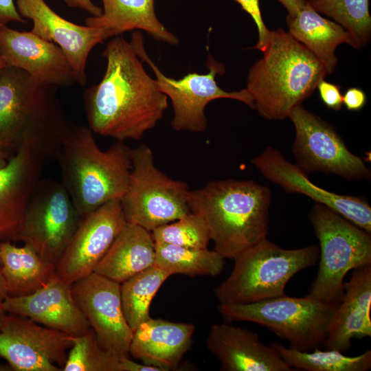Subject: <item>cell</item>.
Returning <instances> with one entry per match:
<instances>
[{
	"label": "cell",
	"instance_id": "38",
	"mask_svg": "<svg viewBox=\"0 0 371 371\" xmlns=\"http://www.w3.org/2000/svg\"><path fill=\"white\" fill-rule=\"evenodd\" d=\"M118 371H161V370L153 366L136 363L129 357H122L119 361Z\"/></svg>",
	"mask_w": 371,
	"mask_h": 371
},
{
	"label": "cell",
	"instance_id": "23",
	"mask_svg": "<svg viewBox=\"0 0 371 371\" xmlns=\"http://www.w3.org/2000/svg\"><path fill=\"white\" fill-rule=\"evenodd\" d=\"M194 331L192 324L150 317L133 331L129 355L161 371L175 370L190 349Z\"/></svg>",
	"mask_w": 371,
	"mask_h": 371
},
{
	"label": "cell",
	"instance_id": "44",
	"mask_svg": "<svg viewBox=\"0 0 371 371\" xmlns=\"http://www.w3.org/2000/svg\"><path fill=\"white\" fill-rule=\"evenodd\" d=\"M12 370L10 366L0 364V371H10Z\"/></svg>",
	"mask_w": 371,
	"mask_h": 371
},
{
	"label": "cell",
	"instance_id": "41",
	"mask_svg": "<svg viewBox=\"0 0 371 371\" xmlns=\"http://www.w3.org/2000/svg\"><path fill=\"white\" fill-rule=\"evenodd\" d=\"M8 295L5 289V282L1 271V266L0 265V301H3Z\"/></svg>",
	"mask_w": 371,
	"mask_h": 371
},
{
	"label": "cell",
	"instance_id": "2",
	"mask_svg": "<svg viewBox=\"0 0 371 371\" xmlns=\"http://www.w3.org/2000/svg\"><path fill=\"white\" fill-rule=\"evenodd\" d=\"M25 71L0 73V148L14 153L27 145L47 163L56 160L72 124L55 93Z\"/></svg>",
	"mask_w": 371,
	"mask_h": 371
},
{
	"label": "cell",
	"instance_id": "14",
	"mask_svg": "<svg viewBox=\"0 0 371 371\" xmlns=\"http://www.w3.org/2000/svg\"><path fill=\"white\" fill-rule=\"evenodd\" d=\"M121 284L95 272L71 284L78 307L93 330L100 347L116 357H129L133 330L126 319Z\"/></svg>",
	"mask_w": 371,
	"mask_h": 371
},
{
	"label": "cell",
	"instance_id": "24",
	"mask_svg": "<svg viewBox=\"0 0 371 371\" xmlns=\"http://www.w3.org/2000/svg\"><path fill=\"white\" fill-rule=\"evenodd\" d=\"M155 245L150 232L126 223L94 272L122 284L154 265Z\"/></svg>",
	"mask_w": 371,
	"mask_h": 371
},
{
	"label": "cell",
	"instance_id": "7",
	"mask_svg": "<svg viewBox=\"0 0 371 371\" xmlns=\"http://www.w3.org/2000/svg\"><path fill=\"white\" fill-rule=\"evenodd\" d=\"M309 220L319 240V261L308 295L340 303L347 273L371 265L370 233L320 203L312 207Z\"/></svg>",
	"mask_w": 371,
	"mask_h": 371
},
{
	"label": "cell",
	"instance_id": "46",
	"mask_svg": "<svg viewBox=\"0 0 371 371\" xmlns=\"http://www.w3.org/2000/svg\"><path fill=\"white\" fill-rule=\"evenodd\" d=\"M0 265H1V259H0Z\"/></svg>",
	"mask_w": 371,
	"mask_h": 371
},
{
	"label": "cell",
	"instance_id": "43",
	"mask_svg": "<svg viewBox=\"0 0 371 371\" xmlns=\"http://www.w3.org/2000/svg\"><path fill=\"white\" fill-rule=\"evenodd\" d=\"M5 314H6V311L3 308L2 302L0 301V326H1L2 320H3V319Z\"/></svg>",
	"mask_w": 371,
	"mask_h": 371
},
{
	"label": "cell",
	"instance_id": "13",
	"mask_svg": "<svg viewBox=\"0 0 371 371\" xmlns=\"http://www.w3.org/2000/svg\"><path fill=\"white\" fill-rule=\"evenodd\" d=\"M5 315L0 326V357L14 371H61L72 337L27 317Z\"/></svg>",
	"mask_w": 371,
	"mask_h": 371
},
{
	"label": "cell",
	"instance_id": "12",
	"mask_svg": "<svg viewBox=\"0 0 371 371\" xmlns=\"http://www.w3.org/2000/svg\"><path fill=\"white\" fill-rule=\"evenodd\" d=\"M295 130L293 153L305 172L319 171L349 181L370 178L363 160L352 153L328 122L302 106H295L289 117Z\"/></svg>",
	"mask_w": 371,
	"mask_h": 371
},
{
	"label": "cell",
	"instance_id": "27",
	"mask_svg": "<svg viewBox=\"0 0 371 371\" xmlns=\"http://www.w3.org/2000/svg\"><path fill=\"white\" fill-rule=\"evenodd\" d=\"M0 259L8 295L23 296L45 286L56 275V265L27 245L0 243Z\"/></svg>",
	"mask_w": 371,
	"mask_h": 371
},
{
	"label": "cell",
	"instance_id": "17",
	"mask_svg": "<svg viewBox=\"0 0 371 371\" xmlns=\"http://www.w3.org/2000/svg\"><path fill=\"white\" fill-rule=\"evenodd\" d=\"M0 57L5 67L20 69L41 84L57 87L76 83L72 67L62 49L31 31L1 26Z\"/></svg>",
	"mask_w": 371,
	"mask_h": 371
},
{
	"label": "cell",
	"instance_id": "8",
	"mask_svg": "<svg viewBox=\"0 0 371 371\" xmlns=\"http://www.w3.org/2000/svg\"><path fill=\"white\" fill-rule=\"evenodd\" d=\"M339 304L308 295H284L247 304H219L218 310L226 322L256 323L288 341L289 347L311 351L325 346L328 326Z\"/></svg>",
	"mask_w": 371,
	"mask_h": 371
},
{
	"label": "cell",
	"instance_id": "6",
	"mask_svg": "<svg viewBox=\"0 0 371 371\" xmlns=\"http://www.w3.org/2000/svg\"><path fill=\"white\" fill-rule=\"evenodd\" d=\"M317 245L285 249L265 238L240 253L234 268L214 290L220 304H247L285 295L290 279L319 260Z\"/></svg>",
	"mask_w": 371,
	"mask_h": 371
},
{
	"label": "cell",
	"instance_id": "19",
	"mask_svg": "<svg viewBox=\"0 0 371 371\" xmlns=\"http://www.w3.org/2000/svg\"><path fill=\"white\" fill-rule=\"evenodd\" d=\"M71 286L56 275L32 294L7 295L2 304L6 313L27 317L73 337L80 336L91 326L76 304Z\"/></svg>",
	"mask_w": 371,
	"mask_h": 371
},
{
	"label": "cell",
	"instance_id": "33",
	"mask_svg": "<svg viewBox=\"0 0 371 371\" xmlns=\"http://www.w3.org/2000/svg\"><path fill=\"white\" fill-rule=\"evenodd\" d=\"M151 235L155 243L196 249L207 248L211 240L204 218L194 212L157 227L151 232Z\"/></svg>",
	"mask_w": 371,
	"mask_h": 371
},
{
	"label": "cell",
	"instance_id": "28",
	"mask_svg": "<svg viewBox=\"0 0 371 371\" xmlns=\"http://www.w3.org/2000/svg\"><path fill=\"white\" fill-rule=\"evenodd\" d=\"M155 244L154 265L171 276L183 274L190 277L216 276L224 269L225 258L214 250Z\"/></svg>",
	"mask_w": 371,
	"mask_h": 371
},
{
	"label": "cell",
	"instance_id": "15",
	"mask_svg": "<svg viewBox=\"0 0 371 371\" xmlns=\"http://www.w3.org/2000/svg\"><path fill=\"white\" fill-rule=\"evenodd\" d=\"M126 224L120 200L111 201L82 216L56 264V275L71 285L93 273Z\"/></svg>",
	"mask_w": 371,
	"mask_h": 371
},
{
	"label": "cell",
	"instance_id": "16",
	"mask_svg": "<svg viewBox=\"0 0 371 371\" xmlns=\"http://www.w3.org/2000/svg\"><path fill=\"white\" fill-rule=\"evenodd\" d=\"M20 15L32 21V33L56 44L72 67L76 83L87 82L86 67L92 49L104 40L120 36L106 27L80 25L55 12L44 0H16Z\"/></svg>",
	"mask_w": 371,
	"mask_h": 371
},
{
	"label": "cell",
	"instance_id": "5",
	"mask_svg": "<svg viewBox=\"0 0 371 371\" xmlns=\"http://www.w3.org/2000/svg\"><path fill=\"white\" fill-rule=\"evenodd\" d=\"M131 150L117 141L102 150L89 126L72 124L56 160L61 183L81 217L122 198L132 168Z\"/></svg>",
	"mask_w": 371,
	"mask_h": 371
},
{
	"label": "cell",
	"instance_id": "34",
	"mask_svg": "<svg viewBox=\"0 0 371 371\" xmlns=\"http://www.w3.org/2000/svg\"><path fill=\"white\" fill-rule=\"evenodd\" d=\"M254 21L258 31V40L253 49L263 52L269 39L270 31L266 27L261 14L259 0H234Z\"/></svg>",
	"mask_w": 371,
	"mask_h": 371
},
{
	"label": "cell",
	"instance_id": "22",
	"mask_svg": "<svg viewBox=\"0 0 371 371\" xmlns=\"http://www.w3.org/2000/svg\"><path fill=\"white\" fill-rule=\"evenodd\" d=\"M371 265L356 268L347 282L341 301L328 326L326 349L341 352L352 339L371 337Z\"/></svg>",
	"mask_w": 371,
	"mask_h": 371
},
{
	"label": "cell",
	"instance_id": "42",
	"mask_svg": "<svg viewBox=\"0 0 371 371\" xmlns=\"http://www.w3.org/2000/svg\"><path fill=\"white\" fill-rule=\"evenodd\" d=\"M9 157L10 154L0 148V167L3 166L7 162V159H8Z\"/></svg>",
	"mask_w": 371,
	"mask_h": 371
},
{
	"label": "cell",
	"instance_id": "20",
	"mask_svg": "<svg viewBox=\"0 0 371 371\" xmlns=\"http://www.w3.org/2000/svg\"><path fill=\"white\" fill-rule=\"evenodd\" d=\"M45 164L37 153L24 145L0 167V238L16 240Z\"/></svg>",
	"mask_w": 371,
	"mask_h": 371
},
{
	"label": "cell",
	"instance_id": "36",
	"mask_svg": "<svg viewBox=\"0 0 371 371\" xmlns=\"http://www.w3.org/2000/svg\"><path fill=\"white\" fill-rule=\"evenodd\" d=\"M366 103V95L363 90L357 87H350L343 95V104L349 111H359Z\"/></svg>",
	"mask_w": 371,
	"mask_h": 371
},
{
	"label": "cell",
	"instance_id": "4",
	"mask_svg": "<svg viewBox=\"0 0 371 371\" xmlns=\"http://www.w3.org/2000/svg\"><path fill=\"white\" fill-rule=\"evenodd\" d=\"M263 57L249 69L246 89L254 108L268 120H283L312 95L328 74L321 62L289 32L270 31Z\"/></svg>",
	"mask_w": 371,
	"mask_h": 371
},
{
	"label": "cell",
	"instance_id": "37",
	"mask_svg": "<svg viewBox=\"0 0 371 371\" xmlns=\"http://www.w3.org/2000/svg\"><path fill=\"white\" fill-rule=\"evenodd\" d=\"M12 21L25 22L18 12L14 0H0V27Z\"/></svg>",
	"mask_w": 371,
	"mask_h": 371
},
{
	"label": "cell",
	"instance_id": "40",
	"mask_svg": "<svg viewBox=\"0 0 371 371\" xmlns=\"http://www.w3.org/2000/svg\"><path fill=\"white\" fill-rule=\"evenodd\" d=\"M281 3L288 12L287 15H294L305 5L306 0H277Z\"/></svg>",
	"mask_w": 371,
	"mask_h": 371
},
{
	"label": "cell",
	"instance_id": "10",
	"mask_svg": "<svg viewBox=\"0 0 371 371\" xmlns=\"http://www.w3.org/2000/svg\"><path fill=\"white\" fill-rule=\"evenodd\" d=\"M131 42L139 59L146 63L153 71L160 91L172 102L171 126L173 129L193 133L205 131L207 126L205 107L216 99H234L254 108L252 98L246 89L227 92L218 87L215 77L217 74H223L224 67L210 55L207 61L208 73H188L181 78L175 79L164 74L150 58L144 48V38L139 31L133 32Z\"/></svg>",
	"mask_w": 371,
	"mask_h": 371
},
{
	"label": "cell",
	"instance_id": "21",
	"mask_svg": "<svg viewBox=\"0 0 371 371\" xmlns=\"http://www.w3.org/2000/svg\"><path fill=\"white\" fill-rule=\"evenodd\" d=\"M207 349L216 357L223 371H293L270 345L258 334L226 323L211 326Z\"/></svg>",
	"mask_w": 371,
	"mask_h": 371
},
{
	"label": "cell",
	"instance_id": "30",
	"mask_svg": "<svg viewBox=\"0 0 371 371\" xmlns=\"http://www.w3.org/2000/svg\"><path fill=\"white\" fill-rule=\"evenodd\" d=\"M170 276L167 271L153 265L121 284L122 308L133 332L150 318V303L161 286Z\"/></svg>",
	"mask_w": 371,
	"mask_h": 371
},
{
	"label": "cell",
	"instance_id": "35",
	"mask_svg": "<svg viewBox=\"0 0 371 371\" xmlns=\"http://www.w3.org/2000/svg\"><path fill=\"white\" fill-rule=\"evenodd\" d=\"M317 88L319 89L322 102L328 108L335 111L341 109L343 95L339 85L322 80Z\"/></svg>",
	"mask_w": 371,
	"mask_h": 371
},
{
	"label": "cell",
	"instance_id": "39",
	"mask_svg": "<svg viewBox=\"0 0 371 371\" xmlns=\"http://www.w3.org/2000/svg\"><path fill=\"white\" fill-rule=\"evenodd\" d=\"M70 8L82 9L93 16H99L102 13V8L94 4L91 0H62Z\"/></svg>",
	"mask_w": 371,
	"mask_h": 371
},
{
	"label": "cell",
	"instance_id": "25",
	"mask_svg": "<svg viewBox=\"0 0 371 371\" xmlns=\"http://www.w3.org/2000/svg\"><path fill=\"white\" fill-rule=\"evenodd\" d=\"M286 23L289 33L321 62L328 74L337 66L335 52L337 46L351 43L349 32L339 23L322 16L307 0L297 13L287 15Z\"/></svg>",
	"mask_w": 371,
	"mask_h": 371
},
{
	"label": "cell",
	"instance_id": "31",
	"mask_svg": "<svg viewBox=\"0 0 371 371\" xmlns=\"http://www.w3.org/2000/svg\"><path fill=\"white\" fill-rule=\"evenodd\" d=\"M319 13L324 14L337 21L348 32L353 47L359 49L370 41L371 17L370 0H307Z\"/></svg>",
	"mask_w": 371,
	"mask_h": 371
},
{
	"label": "cell",
	"instance_id": "3",
	"mask_svg": "<svg viewBox=\"0 0 371 371\" xmlns=\"http://www.w3.org/2000/svg\"><path fill=\"white\" fill-rule=\"evenodd\" d=\"M191 212L205 220L214 251L225 259L267 238L271 201L269 188L253 180H216L189 190Z\"/></svg>",
	"mask_w": 371,
	"mask_h": 371
},
{
	"label": "cell",
	"instance_id": "11",
	"mask_svg": "<svg viewBox=\"0 0 371 371\" xmlns=\"http://www.w3.org/2000/svg\"><path fill=\"white\" fill-rule=\"evenodd\" d=\"M80 219L61 182L40 181L26 208L16 240L23 242L56 265Z\"/></svg>",
	"mask_w": 371,
	"mask_h": 371
},
{
	"label": "cell",
	"instance_id": "26",
	"mask_svg": "<svg viewBox=\"0 0 371 371\" xmlns=\"http://www.w3.org/2000/svg\"><path fill=\"white\" fill-rule=\"evenodd\" d=\"M102 13L85 19L87 25L106 27L118 35L133 30H143L158 41L172 45L179 40L158 19L155 0H101Z\"/></svg>",
	"mask_w": 371,
	"mask_h": 371
},
{
	"label": "cell",
	"instance_id": "1",
	"mask_svg": "<svg viewBox=\"0 0 371 371\" xmlns=\"http://www.w3.org/2000/svg\"><path fill=\"white\" fill-rule=\"evenodd\" d=\"M102 54L106 60L104 74L83 94L88 126L118 142L139 139L163 117L168 97L122 35L114 36Z\"/></svg>",
	"mask_w": 371,
	"mask_h": 371
},
{
	"label": "cell",
	"instance_id": "18",
	"mask_svg": "<svg viewBox=\"0 0 371 371\" xmlns=\"http://www.w3.org/2000/svg\"><path fill=\"white\" fill-rule=\"evenodd\" d=\"M251 163L266 179L286 192L303 194L371 234V207L363 198L337 194L315 185L297 165L272 147H267Z\"/></svg>",
	"mask_w": 371,
	"mask_h": 371
},
{
	"label": "cell",
	"instance_id": "32",
	"mask_svg": "<svg viewBox=\"0 0 371 371\" xmlns=\"http://www.w3.org/2000/svg\"><path fill=\"white\" fill-rule=\"evenodd\" d=\"M63 371H118L121 357L104 351L99 345L93 330L72 337Z\"/></svg>",
	"mask_w": 371,
	"mask_h": 371
},
{
	"label": "cell",
	"instance_id": "29",
	"mask_svg": "<svg viewBox=\"0 0 371 371\" xmlns=\"http://www.w3.org/2000/svg\"><path fill=\"white\" fill-rule=\"evenodd\" d=\"M271 346L278 352L284 362L291 368L308 371H366L371 368V350L348 357L343 352L327 349L315 348L311 351H301L286 347L279 342Z\"/></svg>",
	"mask_w": 371,
	"mask_h": 371
},
{
	"label": "cell",
	"instance_id": "9",
	"mask_svg": "<svg viewBox=\"0 0 371 371\" xmlns=\"http://www.w3.org/2000/svg\"><path fill=\"white\" fill-rule=\"evenodd\" d=\"M131 160L128 187L120 199L126 223L151 232L191 212L188 184L159 170L149 146L142 144L132 149Z\"/></svg>",
	"mask_w": 371,
	"mask_h": 371
},
{
	"label": "cell",
	"instance_id": "45",
	"mask_svg": "<svg viewBox=\"0 0 371 371\" xmlns=\"http://www.w3.org/2000/svg\"><path fill=\"white\" fill-rule=\"evenodd\" d=\"M4 68H5V67H4V65L3 64V62H2L1 59V57H0V73L2 71V69H4Z\"/></svg>",
	"mask_w": 371,
	"mask_h": 371
}]
</instances>
